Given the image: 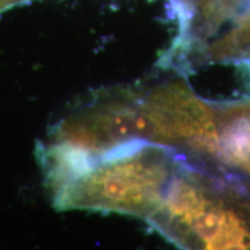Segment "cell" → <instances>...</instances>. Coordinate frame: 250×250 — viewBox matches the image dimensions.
Here are the masks:
<instances>
[{"label": "cell", "instance_id": "1", "mask_svg": "<svg viewBox=\"0 0 250 250\" xmlns=\"http://www.w3.org/2000/svg\"><path fill=\"white\" fill-rule=\"evenodd\" d=\"M180 162L162 145L134 142L87 159L50 188L58 210H90L147 219Z\"/></svg>", "mask_w": 250, "mask_h": 250}, {"label": "cell", "instance_id": "2", "mask_svg": "<svg viewBox=\"0 0 250 250\" xmlns=\"http://www.w3.org/2000/svg\"><path fill=\"white\" fill-rule=\"evenodd\" d=\"M146 221L175 245L192 241L205 249L250 248L246 219L212 196L195 168L184 162L175 170L160 205Z\"/></svg>", "mask_w": 250, "mask_h": 250}, {"label": "cell", "instance_id": "3", "mask_svg": "<svg viewBox=\"0 0 250 250\" xmlns=\"http://www.w3.org/2000/svg\"><path fill=\"white\" fill-rule=\"evenodd\" d=\"M214 154L225 164L250 175V102L225 107L214 115Z\"/></svg>", "mask_w": 250, "mask_h": 250}, {"label": "cell", "instance_id": "4", "mask_svg": "<svg viewBox=\"0 0 250 250\" xmlns=\"http://www.w3.org/2000/svg\"><path fill=\"white\" fill-rule=\"evenodd\" d=\"M27 1H29V0H0V13Z\"/></svg>", "mask_w": 250, "mask_h": 250}]
</instances>
